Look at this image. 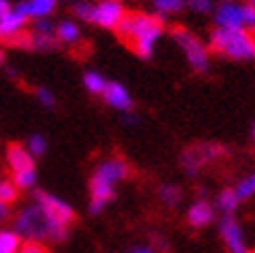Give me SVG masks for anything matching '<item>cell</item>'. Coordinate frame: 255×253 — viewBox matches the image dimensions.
Wrapping results in <instances>:
<instances>
[{
  "label": "cell",
  "instance_id": "obj_1",
  "mask_svg": "<svg viewBox=\"0 0 255 253\" xmlns=\"http://www.w3.org/2000/svg\"><path fill=\"white\" fill-rule=\"evenodd\" d=\"M131 176V164L123 156H110L96 164L89 176V216L104 214L110 201L117 199V185Z\"/></svg>",
  "mask_w": 255,
  "mask_h": 253
},
{
  "label": "cell",
  "instance_id": "obj_2",
  "mask_svg": "<svg viewBox=\"0 0 255 253\" xmlns=\"http://www.w3.org/2000/svg\"><path fill=\"white\" fill-rule=\"evenodd\" d=\"M125 44L143 60H149L156 52V44L164 35V17L147 12H127L125 19L114 29Z\"/></svg>",
  "mask_w": 255,
  "mask_h": 253
},
{
  "label": "cell",
  "instance_id": "obj_3",
  "mask_svg": "<svg viewBox=\"0 0 255 253\" xmlns=\"http://www.w3.org/2000/svg\"><path fill=\"white\" fill-rule=\"evenodd\" d=\"M33 191V201L40 206L50 222V233H48V243L60 245L65 243L71 235V226L77 220V212L75 208L65 201L62 197L44 191V189H31Z\"/></svg>",
  "mask_w": 255,
  "mask_h": 253
},
{
  "label": "cell",
  "instance_id": "obj_4",
  "mask_svg": "<svg viewBox=\"0 0 255 253\" xmlns=\"http://www.w3.org/2000/svg\"><path fill=\"white\" fill-rule=\"evenodd\" d=\"M208 50L210 54H218L237 62L255 60V35L245 29L214 27L208 37Z\"/></svg>",
  "mask_w": 255,
  "mask_h": 253
},
{
  "label": "cell",
  "instance_id": "obj_5",
  "mask_svg": "<svg viewBox=\"0 0 255 253\" xmlns=\"http://www.w3.org/2000/svg\"><path fill=\"white\" fill-rule=\"evenodd\" d=\"M231 156V147L224 143H214V141H201V143H191L183 149L181 154V168L187 176L195 179V176L208 168L210 164L220 162Z\"/></svg>",
  "mask_w": 255,
  "mask_h": 253
},
{
  "label": "cell",
  "instance_id": "obj_6",
  "mask_svg": "<svg viewBox=\"0 0 255 253\" xmlns=\"http://www.w3.org/2000/svg\"><path fill=\"white\" fill-rule=\"evenodd\" d=\"M12 231H15L23 241H40L46 243L48 241V233H50V222L46 218L44 210L29 201L25 204L12 218Z\"/></svg>",
  "mask_w": 255,
  "mask_h": 253
},
{
  "label": "cell",
  "instance_id": "obj_7",
  "mask_svg": "<svg viewBox=\"0 0 255 253\" xmlns=\"http://www.w3.org/2000/svg\"><path fill=\"white\" fill-rule=\"evenodd\" d=\"M172 40L181 48V52L187 60V65L195 73L203 75L210 71V50L208 44H203L199 37L189 31L187 27H172Z\"/></svg>",
  "mask_w": 255,
  "mask_h": 253
},
{
  "label": "cell",
  "instance_id": "obj_8",
  "mask_svg": "<svg viewBox=\"0 0 255 253\" xmlns=\"http://www.w3.org/2000/svg\"><path fill=\"white\" fill-rule=\"evenodd\" d=\"M218 235L228 253H243L247 249L245 231L237 216H220L218 220Z\"/></svg>",
  "mask_w": 255,
  "mask_h": 253
},
{
  "label": "cell",
  "instance_id": "obj_9",
  "mask_svg": "<svg viewBox=\"0 0 255 253\" xmlns=\"http://www.w3.org/2000/svg\"><path fill=\"white\" fill-rule=\"evenodd\" d=\"M127 8L119 0H100L98 4H94V12H92V21L98 27L104 29H117L119 23L125 19Z\"/></svg>",
  "mask_w": 255,
  "mask_h": 253
},
{
  "label": "cell",
  "instance_id": "obj_10",
  "mask_svg": "<svg viewBox=\"0 0 255 253\" xmlns=\"http://www.w3.org/2000/svg\"><path fill=\"white\" fill-rule=\"evenodd\" d=\"M216 216H218V212H216L214 204L208 197H197L185 212L187 224L195 231H203L208 226H212L216 222Z\"/></svg>",
  "mask_w": 255,
  "mask_h": 253
},
{
  "label": "cell",
  "instance_id": "obj_11",
  "mask_svg": "<svg viewBox=\"0 0 255 253\" xmlns=\"http://www.w3.org/2000/svg\"><path fill=\"white\" fill-rule=\"evenodd\" d=\"M214 23L220 29H245L243 25V4L235 0H224L214 10Z\"/></svg>",
  "mask_w": 255,
  "mask_h": 253
},
{
  "label": "cell",
  "instance_id": "obj_12",
  "mask_svg": "<svg viewBox=\"0 0 255 253\" xmlns=\"http://www.w3.org/2000/svg\"><path fill=\"white\" fill-rule=\"evenodd\" d=\"M100 98L104 100L106 106H110L112 110H119L121 115L135 110V100H133L131 92L119 81H108L104 94H102Z\"/></svg>",
  "mask_w": 255,
  "mask_h": 253
},
{
  "label": "cell",
  "instance_id": "obj_13",
  "mask_svg": "<svg viewBox=\"0 0 255 253\" xmlns=\"http://www.w3.org/2000/svg\"><path fill=\"white\" fill-rule=\"evenodd\" d=\"M4 158H6V166L10 168V172H21V170H31V168H35V158H33L29 151L25 149V145H21V143H10V145H6Z\"/></svg>",
  "mask_w": 255,
  "mask_h": 253
},
{
  "label": "cell",
  "instance_id": "obj_14",
  "mask_svg": "<svg viewBox=\"0 0 255 253\" xmlns=\"http://www.w3.org/2000/svg\"><path fill=\"white\" fill-rule=\"evenodd\" d=\"M27 23H29V19L23 17L21 12H17L15 8H12L10 12H6V15L0 19V42L8 44L12 37H17L19 33H23L25 29H27Z\"/></svg>",
  "mask_w": 255,
  "mask_h": 253
},
{
  "label": "cell",
  "instance_id": "obj_15",
  "mask_svg": "<svg viewBox=\"0 0 255 253\" xmlns=\"http://www.w3.org/2000/svg\"><path fill=\"white\" fill-rule=\"evenodd\" d=\"M56 2L58 0H21L15 10L27 19H44L54 12Z\"/></svg>",
  "mask_w": 255,
  "mask_h": 253
},
{
  "label": "cell",
  "instance_id": "obj_16",
  "mask_svg": "<svg viewBox=\"0 0 255 253\" xmlns=\"http://www.w3.org/2000/svg\"><path fill=\"white\" fill-rule=\"evenodd\" d=\"M212 204H214L216 212H220V216H235L239 206H241V199L237 197L233 187H224L218 191V195H216V199Z\"/></svg>",
  "mask_w": 255,
  "mask_h": 253
},
{
  "label": "cell",
  "instance_id": "obj_17",
  "mask_svg": "<svg viewBox=\"0 0 255 253\" xmlns=\"http://www.w3.org/2000/svg\"><path fill=\"white\" fill-rule=\"evenodd\" d=\"M54 35H56V42L65 44V46H75L81 42V29H79L77 21H73V19L60 21L54 27Z\"/></svg>",
  "mask_w": 255,
  "mask_h": 253
},
{
  "label": "cell",
  "instance_id": "obj_18",
  "mask_svg": "<svg viewBox=\"0 0 255 253\" xmlns=\"http://www.w3.org/2000/svg\"><path fill=\"white\" fill-rule=\"evenodd\" d=\"M156 195H158V199H160V204H164L166 208L181 206V201H183V197H185L183 187L176 185V183H162V185H158Z\"/></svg>",
  "mask_w": 255,
  "mask_h": 253
},
{
  "label": "cell",
  "instance_id": "obj_19",
  "mask_svg": "<svg viewBox=\"0 0 255 253\" xmlns=\"http://www.w3.org/2000/svg\"><path fill=\"white\" fill-rule=\"evenodd\" d=\"M108 85V79L98 71H85L83 73V87L87 90V94L92 96H102Z\"/></svg>",
  "mask_w": 255,
  "mask_h": 253
},
{
  "label": "cell",
  "instance_id": "obj_20",
  "mask_svg": "<svg viewBox=\"0 0 255 253\" xmlns=\"http://www.w3.org/2000/svg\"><path fill=\"white\" fill-rule=\"evenodd\" d=\"M58 46L54 33H37L29 31V50H37V52H50Z\"/></svg>",
  "mask_w": 255,
  "mask_h": 253
},
{
  "label": "cell",
  "instance_id": "obj_21",
  "mask_svg": "<svg viewBox=\"0 0 255 253\" xmlns=\"http://www.w3.org/2000/svg\"><path fill=\"white\" fill-rule=\"evenodd\" d=\"M23 245V239L12 229H0V253H17Z\"/></svg>",
  "mask_w": 255,
  "mask_h": 253
},
{
  "label": "cell",
  "instance_id": "obj_22",
  "mask_svg": "<svg viewBox=\"0 0 255 253\" xmlns=\"http://www.w3.org/2000/svg\"><path fill=\"white\" fill-rule=\"evenodd\" d=\"M25 149H27L35 160L44 158L46 151H48V139L42 133H33V135H29L27 141H25Z\"/></svg>",
  "mask_w": 255,
  "mask_h": 253
},
{
  "label": "cell",
  "instance_id": "obj_23",
  "mask_svg": "<svg viewBox=\"0 0 255 253\" xmlns=\"http://www.w3.org/2000/svg\"><path fill=\"white\" fill-rule=\"evenodd\" d=\"M151 6L160 17H166L181 12L185 8V0H151Z\"/></svg>",
  "mask_w": 255,
  "mask_h": 253
},
{
  "label": "cell",
  "instance_id": "obj_24",
  "mask_svg": "<svg viewBox=\"0 0 255 253\" xmlns=\"http://www.w3.org/2000/svg\"><path fill=\"white\" fill-rule=\"evenodd\" d=\"M12 183L17 185L19 191H31L37 183V170H21V172H12Z\"/></svg>",
  "mask_w": 255,
  "mask_h": 253
},
{
  "label": "cell",
  "instance_id": "obj_25",
  "mask_svg": "<svg viewBox=\"0 0 255 253\" xmlns=\"http://www.w3.org/2000/svg\"><path fill=\"white\" fill-rule=\"evenodd\" d=\"M233 189H235V193H237V197L241 201L251 199L255 195V172H251V174L243 176L241 181H237V185Z\"/></svg>",
  "mask_w": 255,
  "mask_h": 253
},
{
  "label": "cell",
  "instance_id": "obj_26",
  "mask_svg": "<svg viewBox=\"0 0 255 253\" xmlns=\"http://www.w3.org/2000/svg\"><path fill=\"white\" fill-rule=\"evenodd\" d=\"M19 195L21 191L12 183V179H0V201H4L6 206H12L19 201Z\"/></svg>",
  "mask_w": 255,
  "mask_h": 253
},
{
  "label": "cell",
  "instance_id": "obj_27",
  "mask_svg": "<svg viewBox=\"0 0 255 253\" xmlns=\"http://www.w3.org/2000/svg\"><path fill=\"white\" fill-rule=\"evenodd\" d=\"M92 12H94V4L87 2V0H77L73 4V15L77 17L79 21H92Z\"/></svg>",
  "mask_w": 255,
  "mask_h": 253
},
{
  "label": "cell",
  "instance_id": "obj_28",
  "mask_svg": "<svg viewBox=\"0 0 255 253\" xmlns=\"http://www.w3.org/2000/svg\"><path fill=\"white\" fill-rule=\"evenodd\" d=\"M35 100L40 102L44 108H54L56 106V96L48 90V87H35V92H33Z\"/></svg>",
  "mask_w": 255,
  "mask_h": 253
},
{
  "label": "cell",
  "instance_id": "obj_29",
  "mask_svg": "<svg viewBox=\"0 0 255 253\" xmlns=\"http://www.w3.org/2000/svg\"><path fill=\"white\" fill-rule=\"evenodd\" d=\"M149 239H151L149 245L154 247L156 253H168V251H170V243H168V239L164 237V235H160V233H151Z\"/></svg>",
  "mask_w": 255,
  "mask_h": 253
},
{
  "label": "cell",
  "instance_id": "obj_30",
  "mask_svg": "<svg viewBox=\"0 0 255 253\" xmlns=\"http://www.w3.org/2000/svg\"><path fill=\"white\" fill-rule=\"evenodd\" d=\"M185 4L195 10V12H201V15H206L214 8V0H185Z\"/></svg>",
  "mask_w": 255,
  "mask_h": 253
},
{
  "label": "cell",
  "instance_id": "obj_31",
  "mask_svg": "<svg viewBox=\"0 0 255 253\" xmlns=\"http://www.w3.org/2000/svg\"><path fill=\"white\" fill-rule=\"evenodd\" d=\"M17 253H50V249L46 247V243H40V241H23Z\"/></svg>",
  "mask_w": 255,
  "mask_h": 253
},
{
  "label": "cell",
  "instance_id": "obj_32",
  "mask_svg": "<svg viewBox=\"0 0 255 253\" xmlns=\"http://www.w3.org/2000/svg\"><path fill=\"white\" fill-rule=\"evenodd\" d=\"M243 25H245V31H255V8L247 2L243 4Z\"/></svg>",
  "mask_w": 255,
  "mask_h": 253
},
{
  "label": "cell",
  "instance_id": "obj_33",
  "mask_svg": "<svg viewBox=\"0 0 255 253\" xmlns=\"http://www.w3.org/2000/svg\"><path fill=\"white\" fill-rule=\"evenodd\" d=\"M31 31H37V33H54V23L50 21L48 17H44V19H35Z\"/></svg>",
  "mask_w": 255,
  "mask_h": 253
},
{
  "label": "cell",
  "instance_id": "obj_34",
  "mask_svg": "<svg viewBox=\"0 0 255 253\" xmlns=\"http://www.w3.org/2000/svg\"><path fill=\"white\" fill-rule=\"evenodd\" d=\"M129 253H156V251L149 243H139V245H133L129 249Z\"/></svg>",
  "mask_w": 255,
  "mask_h": 253
},
{
  "label": "cell",
  "instance_id": "obj_35",
  "mask_svg": "<svg viewBox=\"0 0 255 253\" xmlns=\"http://www.w3.org/2000/svg\"><path fill=\"white\" fill-rule=\"evenodd\" d=\"M123 121H125L127 126H135V125H139V121H141V119H139L135 112H125V115H123Z\"/></svg>",
  "mask_w": 255,
  "mask_h": 253
},
{
  "label": "cell",
  "instance_id": "obj_36",
  "mask_svg": "<svg viewBox=\"0 0 255 253\" xmlns=\"http://www.w3.org/2000/svg\"><path fill=\"white\" fill-rule=\"evenodd\" d=\"M10 218V206H6L4 201H0V222H6Z\"/></svg>",
  "mask_w": 255,
  "mask_h": 253
},
{
  "label": "cell",
  "instance_id": "obj_37",
  "mask_svg": "<svg viewBox=\"0 0 255 253\" xmlns=\"http://www.w3.org/2000/svg\"><path fill=\"white\" fill-rule=\"evenodd\" d=\"M12 10V4L8 2V0H0V19H2L6 12H10Z\"/></svg>",
  "mask_w": 255,
  "mask_h": 253
},
{
  "label": "cell",
  "instance_id": "obj_38",
  "mask_svg": "<svg viewBox=\"0 0 255 253\" xmlns=\"http://www.w3.org/2000/svg\"><path fill=\"white\" fill-rule=\"evenodd\" d=\"M4 62H6V52L0 48V67H4Z\"/></svg>",
  "mask_w": 255,
  "mask_h": 253
},
{
  "label": "cell",
  "instance_id": "obj_39",
  "mask_svg": "<svg viewBox=\"0 0 255 253\" xmlns=\"http://www.w3.org/2000/svg\"><path fill=\"white\" fill-rule=\"evenodd\" d=\"M251 139H253V143H255V123H253V126H251Z\"/></svg>",
  "mask_w": 255,
  "mask_h": 253
},
{
  "label": "cell",
  "instance_id": "obj_40",
  "mask_svg": "<svg viewBox=\"0 0 255 253\" xmlns=\"http://www.w3.org/2000/svg\"><path fill=\"white\" fill-rule=\"evenodd\" d=\"M249 4H251V6L255 8V0H249Z\"/></svg>",
  "mask_w": 255,
  "mask_h": 253
},
{
  "label": "cell",
  "instance_id": "obj_41",
  "mask_svg": "<svg viewBox=\"0 0 255 253\" xmlns=\"http://www.w3.org/2000/svg\"><path fill=\"white\" fill-rule=\"evenodd\" d=\"M243 253H255V251H251V249H245V251H243Z\"/></svg>",
  "mask_w": 255,
  "mask_h": 253
},
{
  "label": "cell",
  "instance_id": "obj_42",
  "mask_svg": "<svg viewBox=\"0 0 255 253\" xmlns=\"http://www.w3.org/2000/svg\"><path fill=\"white\" fill-rule=\"evenodd\" d=\"M119 2H123V0H119Z\"/></svg>",
  "mask_w": 255,
  "mask_h": 253
}]
</instances>
